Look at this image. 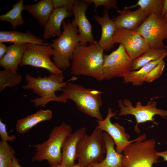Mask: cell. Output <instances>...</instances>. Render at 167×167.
I'll list each match as a JSON object with an SVG mask.
<instances>
[{
	"label": "cell",
	"instance_id": "cell-1",
	"mask_svg": "<svg viewBox=\"0 0 167 167\" xmlns=\"http://www.w3.org/2000/svg\"><path fill=\"white\" fill-rule=\"evenodd\" d=\"M104 51L98 42L88 45L79 44L73 53L71 73L75 76L84 75L99 81L104 80L102 71Z\"/></svg>",
	"mask_w": 167,
	"mask_h": 167
},
{
	"label": "cell",
	"instance_id": "cell-2",
	"mask_svg": "<svg viewBox=\"0 0 167 167\" xmlns=\"http://www.w3.org/2000/svg\"><path fill=\"white\" fill-rule=\"evenodd\" d=\"M78 78L73 76L68 81L64 82L63 73L51 74L48 76H39L37 78L27 74L25 76L26 84L23 86V88L25 89H32L35 94L40 96L31 100V101L34 103L36 107L44 108L47 103L52 101L66 103L67 100L57 96L55 92L62 91L68 82L76 80Z\"/></svg>",
	"mask_w": 167,
	"mask_h": 167
},
{
	"label": "cell",
	"instance_id": "cell-3",
	"mask_svg": "<svg viewBox=\"0 0 167 167\" xmlns=\"http://www.w3.org/2000/svg\"><path fill=\"white\" fill-rule=\"evenodd\" d=\"M59 96L72 100L81 112L97 120L103 119L100 109L102 105L100 90L84 88L81 85L68 82Z\"/></svg>",
	"mask_w": 167,
	"mask_h": 167
},
{
	"label": "cell",
	"instance_id": "cell-4",
	"mask_svg": "<svg viewBox=\"0 0 167 167\" xmlns=\"http://www.w3.org/2000/svg\"><path fill=\"white\" fill-rule=\"evenodd\" d=\"M72 130V126L64 122L52 128L46 141L31 146L35 148L32 161L46 160L50 166L60 164L63 143Z\"/></svg>",
	"mask_w": 167,
	"mask_h": 167
},
{
	"label": "cell",
	"instance_id": "cell-5",
	"mask_svg": "<svg viewBox=\"0 0 167 167\" xmlns=\"http://www.w3.org/2000/svg\"><path fill=\"white\" fill-rule=\"evenodd\" d=\"M63 31L59 37L50 44L53 51L54 63L60 70H65L71 66L73 53L81 41L78 27L73 26L70 20L62 23Z\"/></svg>",
	"mask_w": 167,
	"mask_h": 167
},
{
	"label": "cell",
	"instance_id": "cell-6",
	"mask_svg": "<svg viewBox=\"0 0 167 167\" xmlns=\"http://www.w3.org/2000/svg\"><path fill=\"white\" fill-rule=\"evenodd\" d=\"M106 147L104 132L96 126L91 134L83 136L78 143L76 160L83 167L99 163L104 158Z\"/></svg>",
	"mask_w": 167,
	"mask_h": 167
},
{
	"label": "cell",
	"instance_id": "cell-7",
	"mask_svg": "<svg viewBox=\"0 0 167 167\" xmlns=\"http://www.w3.org/2000/svg\"><path fill=\"white\" fill-rule=\"evenodd\" d=\"M156 144L153 139L131 143L122 152V167H152L160 157L156 154Z\"/></svg>",
	"mask_w": 167,
	"mask_h": 167
},
{
	"label": "cell",
	"instance_id": "cell-8",
	"mask_svg": "<svg viewBox=\"0 0 167 167\" xmlns=\"http://www.w3.org/2000/svg\"><path fill=\"white\" fill-rule=\"evenodd\" d=\"M135 31L145 39L151 49H166L167 46L163 43L167 39V15H151Z\"/></svg>",
	"mask_w": 167,
	"mask_h": 167
},
{
	"label": "cell",
	"instance_id": "cell-9",
	"mask_svg": "<svg viewBox=\"0 0 167 167\" xmlns=\"http://www.w3.org/2000/svg\"><path fill=\"white\" fill-rule=\"evenodd\" d=\"M118 104L120 110L119 116L130 114L135 117L136 123L134 130L137 133L140 132L138 126L139 124L151 121L156 125L158 124L154 119V117L156 115L167 118V110L157 108V102L152 99L148 101L145 105H143L140 101H138L134 106L131 102L127 98L123 101L119 99Z\"/></svg>",
	"mask_w": 167,
	"mask_h": 167
},
{
	"label": "cell",
	"instance_id": "cell-10",
	"mask_svg": "<svg viewBox=\"0 0 167 167\" xmlns=\"http://www.w3.org/2000/svg\"><path fill=\"white\" fill-rule=\"evenodd\" d=\"M133 60L123 46L120 44L110 54H103V74L104 79L126 76L132 71Z\"/></svg>",
	"mask_w": 167,
	"mask_h": 167
},
{
	"label": "cell",
	"instance_id": "cell-11",
	"mask_svg": "<svg viewBox=\"0 0 167 167\" xmlns=\"http://www.w3.org/2000/svg\"><path fill=\"white\" fill-rule=\"evenodd\" d=\"M53 49L48 45L28 44L19 66L29 65L47 70L51 74L63 73L50 59L53 55Z\"/></svg>",
	"mask_w": 167,
	"mask_h": 167
},
{
	"label": "cell",
	"instance_id": "cell-12",
	"mask_svg": "<svg viewBox=\"0 0 167 167\" xmlns=\"http://www.w3.org/2000/svg\"><path fill=\"white\" fill-rule=\"evenodd\" d=\"M117 111L113 112L111 108H109L106 117L102 120H97V126L103 131H105L112 138L116 146L115 149L118 153H122L126 148L131 143L139 141H143L146 139L145 134L129 141L130 136L124 128L119 123H112L111 118L115 117Z\"/></svg>",
	"mask_w": 167,
	"mask_h": 167
},
{
	"label": "cell",
	"instance_id": "cell-13",
	"mask_svg": "<svg viewBox=\"0 0 167 167\" xmlns=\"http://www.w3.org/2000/svg\"><path fill=\"white\" fill-rule=\"evenodd\" d=\"M113 40L114 44L119 43L123 46L133 60L151 49L144 38L135 31L117 28Z\"/></svg>",
	"mask_w": 167,
	"mask_h": 167
},
{
	"label": "cell",
	"instance_id": "cell-14",
	"mask_svg": "<svg viewBox=\"0 0 167 167\" xmlns=\"http://www.w3.org/2000/svg\"><path fill=\"white\" fill-rule=\"evenodd\" d=\"M90 4L88 0H75L72 9L74 18L71 23L73 26L78 27L81 38L79 43L81 45L97 42L92 34L91 24L86 15V12Z\"/></svg>",
	"mask_w": 167,
	"mask_h": 167
},
{
	"label": "cell",
	"instance_id": "cell-15",
	"mask_svg": "<svg viewBox=\"0 0 167 167\" xmlns=\"http://www.w3.org/2000/svg\"><path fill=\"white\" fill-rule=\"evenodd\" d=\"M117 11L119 15L113 20L117 28L130 31L136 30L149 16L139 8L134 11L124 8Z\"/></svg>",
	"mask_w": 167,
	"mask_h": 167
},
{
	"label": "cell",
	"instance_id": "cell-16",
	"mask_svg": "<svg viewBox=\"0 0 167 167\" xmlns=\"http://www.w3.org/2000/svg\"><path fill=\"white\" fill-rule=\"evenodd\" d=\"M87 134L86 129L81 127L71 132L66 138L62 149V160L60 164L65 166L74 165L76 160L78 143L81 138Z\"/></svg>",
	"mask_w": 167,
	"mask_h": 167
},
{
	"label": "cell",
	"instance_id": "cell-17",
	"mask_svg": "<svg viewBox=\"0 0 167 167\" xmlns=\"http://www.w3.org/2000/svg\"><path fill=\"white\" fill-rule=\"evenodd\" d=\"M94 19L101 26V34L98 42L104 51L108 52L112 49L114 45L113 37L117 28L113 20L109 18L108 11H104L103 16H94Z\"/></svg>",
	"mask_w": 167,
	"mask_h": 167
},
{
	"label": "cell",
	"instance_id": "cell-18",
	"mask_svg": "<svg viewBox=\"0 0 167 167\" xmlns=\"http://www.w3.org/2000/svg\"><path fill=\"white\" fill-rule=\"evenodd\" d=\"M72 12L66 7L54 8L45 27L43 39L47 40L57 36L59 37L62 34L61 24L65 19L71 16Z\"/></svg>",
	"mask_w": 167,
	"mask_h": 167
},
{
	"label": "cell",
	"instance_id": "cell-19",
	"mask_svg": "<svg viewBox=\"0 0 167 167\" xmlns=\"http://www.w3.org/2000/svg\"><path fill=\"white\" fill-rule=\"evenodd\" d=\"M10 42L13 44H31L48 45L45 40L35 35L31 32H27L15 30L2 31L0 32V43Z\"/></svg>",
	"mask_w": 167,
	"mask_h": 167
},
{
	"label": "cell",
	"instance_id": "cell-20",
	"mask_svg": "<svg viewBox=\"0 0 167 167\" xmlns=\"http://www.w3.org/2000/svg\"><path fill=\"white\" fill-rule=\"evenodd\" d=\"M27 44H12L8 47L4 55L0 59V66L4 69L18 72V68L24 53Z\"/></svg>",
	"mask_w": 167,
	"mask_h": 167
},
{
	"label": "cell",
	"instance_id": "cell-21",
	"mask_svg": "<svg viewBox=\"0 0 167 167\" xmlns=\"http://www.w3.org/2000/svg\"><path fill=\"white\" fill-rule=\"evenodd\" d=\"M52 112L49 109H40L36 113L18 120L16 123L15 129L20 134L29 131L39 123L50 120Z\"/></svg>",
	"mask_w": 167,
	"mask_h": 167
},
{
	"label": "cell",
	"instance_id": "cell-22",
	"mask_svg": "<svg viewBox=\"0 0 167 167\" xmlns=\"http://www.w3.org/2000/svg\"><path fill=\"white\" fill-rule=\"evenodd\" d=\"M106 147V155L103 160L93 164L94 167H122L123 155L118 152L114 148L115 143L111 137L104 132Z\"/></svg>",
	"mask_w": 167,
	"mask_h": 167
},
{
	"label": "cell",
	"instance_id": "cell-23",
	"mask_svg": "<svg viewBox=\"0 0 167 167\" xmlns=\"http://www.w3.org/2000/svg\"><path fill=\"white\" fill-rule=\"evenodd\" d=\"M27 10L44 27L54 8L52 0H41L34 4L24 5Z\"/></svg>",
	"mask_w": 167,
	"mask_h": 167
},
{
	"label": "cell",
	"instance_id": "cell-24",
	"mask_svg": "<svg viewBox=\"0 0 167 167\" xmlns=\"http://www.w3.org/2000/svg\"><path fill=\"white\" fill-rule=\"evenodd\" d=\"M165 58L162 57L151 62L137 70L132 71L123 78L124 82L126 83H131L133 86H141L145 81L149 74Z\"/></svg>",
	"mask_w": 167,
	"mask_h": 167
},
{
	"label": "cell",
	"instance_id": "cell-25",
	"mask_svg": "<svg viewBox=\"0 0 167 167\" xmlns=\"http://www.w3.org/2000/svg\"><path fill=\"white\" fill-rule=\"evenodd\" d=\"M24 10V0H19L13 5L12 8L10 11L0 16V20L9 22L12 28L15 29L17 27L24 23L21 13Z\"/></svg>",
	"mask_w": 167,
	"mask_h": 167
},
{
	"label": "cell",
	"instance_id": "cell-26",
	"mask_svg": "<svg viewBox=\"0 0 167 167\" xmlns=\"http://www.w3.org/2000/svg\"><path fill=\"white\" fill-rule=\"evenodd\" d=\"M167 55L166 49H151L133 60L132 71L137 70L147 63Z\"/></svg>",
	"mask_w": 167,
	"mask_h": 167
},
{
	"label": "cell",
	"instance_id": "cell-27",
	"mask_svg": "<svg viewBox=\"0 0 167 167\" xmlns=\"http://www.w3.org/2000/svg\"><path fill=\"white\" fill-rule=\"evenodd\" d=\"M163 0H139L134 5L125 6L130 9L138 6L149 16L153 13L161 14Z\"/></svg>",
	"mask_w": 167,
	"mask_h": 167
},
{
	"label": "cell",
	"instance_id": "cell-28",
	"mask_svg": "<svg viewBox=\"0 0 167 167\" xmlns=\"http://www.w3.org/2000/svg\"><path fill=\"white\" fill-rule=\"evenodd\" d=\"M22 79L18 72L14 73L9 70L4 69L0 71V92L9 86L13 87L19 85Z\"/></svg>",
	"mask_w": 167,
	"mask_h": 167
},
{
	"label": "cell",
	"instance_id": "cell-29",
	"mask_svg": "<svg viewBox=\"0 0 167 167\" xmlns=\"http://www.w3.org/2000/svg\"><path fill=\"white\" fill-rule=\"evenodd\" d=\"M15 153L13 148L6 142L0 141V167H10Z\"/></svg>",
	"mask_w": 167,
	"mask_h": 167
},
{
	"label": "cell",
	"instance_id": "cell-30",
	"mask_svg": "<svg viewBox=\"0 0 167 167\" xmlns=\"http://www.w3.org/2000/svg\"><path fill=\"white\" fill-rule=\"evenodd\" d=\"M165 67V62L163 60L149 74L145 82L150 83L158 78L162 74Z\"/></svg>",
	"mask_w": 167,
	"mask_h": 167
},
{
	"label": "cell",
	"instance_id": "cell-31",
	"mask_svg": "<svg viewBox=\"0 0 167 167\" xmlns=\"http://www.w3.org/2000/svg\"><path fill=\"white\" fill-rule=\"evenodd\" d=\"M91 4L93 3L95 6V11H96L97 8L102 6L105 9H108L110 8L117 10V1L116 0H88Z\"/></svg>",
	"mask_w": 167,
	"mask_h": 167
},
{
	"label": "cell",
	"instance_id": "cell-32",
	"mask_svg": "<svg viewBox=\"0 0 167 167\" xmlns=\"http://www.w3.org/2000/svg\"><path fill=\"white\" fill-rule=\"evenodd\" d=\"M0 135L1 141L6 142H13L16 139V136L12 135L10 136L8 135L7 131L6 126L2 120H0Z\"/></svg>",
	"mask_w": 167,
	"mask_h": 167
},
{
	"label": "cell",
	"instance_id": "cell-33",
	"mask_svg": "<svg viewBox=\"0 0 167 167\" xmlns=\"http://www.w3.org/2000/svg\"><path fill=\"white\" fill-rule=\"evenodd\" d=\"M52 1L54 8L66 7L71 11L75 2L74 0H52Z\"/></svg>",
	"mask_w": 167,
	"mask_h": 167
},
{
	"label": "cell",
	"instance_id": "cell-34",
	"mask_svg": "<svg viewBox=\"0 0 167 167\" xmlns=\"http://www.w3.org/2000/svg\"><path fill=\"white\" fill-rule=\"evenodd\" d=\"M8 49V47H6L3 43H0V59L4 55Z\"/></svg>",
	"mask_w": 167,
	"mask_h": 167
},
{
	"label": "cell",
	"instance_id": "cell-35",
	"mask_svg": "<svg viewBox=\"0 0 167 167\" xmlns=\"http://www.w3.org/2000/svg\"><path fill=\"white\" fill-rule=\"evenodd\" d=\"M166 14H167V0H163L161 15L163 16Z\"/></svg>",
	"mask_w": 167,
	"mask_h": 167
},
{
	"label": "cell",
	"instance_id": "cell-36",
	"mask_svg": "<svg viewBox=\"0 0 167 167\" xmlns=\"http://www.w3.org/2000/svg\"><path fill=\"white\" fill-rule=\"evenodd\" d=\"M10 167H22L19 163V161L15 156L13 158Z\"/></svg>",
	"mask_w": 167,
	"mask_h": 167
},
{
	"label": "cell",
	"instance_id": "cell-37",
	"mask_svg": "<svg viewBox=\"0 0 167 167\" xmlns=\"http://www.w3.org/2000/svg\"><path fill=\"white\" fill-rule=\"evenodd\" d=\"M167 149L166 151L162 152H157L156 154L160 157L161 156L164 159V160L167 162V142H166Z\"/></svg>",
	"mask_w": 167,
	"mask_h": 167
},
{
	"label": "cell",
	"instance_id": "cell-38",
	"mask_svg": "<svg viewBox=\"0 0 167 167\" xmlns=\"http://www.w3.org/2000/svg\"><path fill=\"white\" fill-rule=\"evenodd\" d=\"M48 167H83L82 165L79 163H75L74 165L71 166H65L59 164L53 166H49Z\"/></svg>",
	"mask_w": 167,
	"mask_h": 167
},
{
	"label": "cell",
	"instance_id": "cell-39",
	"mask_svg": "<svg viewBox=\"0 0 167 167\" xmlns=\"http://www.w3.org/2000/svg\"><path fill=\"white\" fill-rule=\"evenodd\" d=\"M86 167H94V166L93 165V164H91V165H88V166H87Z\"/></svg>",
	"mask_w": 167,
	"mask_h": 167
},
{
	"label": "cell",
	"instance_id": "cell-40",
	"mask_svg": "<svg viewBox=\"0 0 167 167\" xmlns=\"http://www.w3.org/2000/svg\"></svg>",
	"mask_w": 167,
	"mask_h": 167
}]
</instances>
